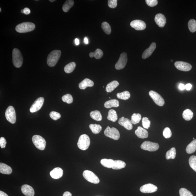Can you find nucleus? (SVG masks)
Here are the masks:
<instances>
[{
  "label": "nucleus",
  "instance_id": "1",
  "mask_svg": "<svg viewBox=\"0 0 196 196\" xmlns=\"http://www.w3.org/2000/svg\"><path fill=\"white\" fill-rule=\"evenodd\" d=\"M60 50H55L51 52L48 55L47 58V63L48 66L53 67L56 65L61 55Z\"/></svg>",
  "mask_w": 196,
  "mask_h": 196
},
{
  "label": "nucleus",
  "instance_id": "2",
  "mask_svg": "<svg viewBox=\"0 0 196 196\" xmlns=\"http://www.w3.org/2000/svg\"><path fill=\"white\" fill-rule=\"evenodd\" d=\"M36 25L33 23L26 22L18 24L16 27V31L18 33H23L29 32L34 30Z\"/></svg>",
  "mask_w": 196,
  "mask_h": 196
},
{
  "label": "nucleus",
  "instance_id": "3",
  "mask_svg": "<svg viewBox=\"0 0 196 196\" xmlns=\"http://www.w3.org/2000/svg\"><path fill=\"white\" fill-rule=\"evenodd\" d=\"M13 62L16 68L21 67L22 65L23 58L21 51L17 48H15L13 51Z\"/></svg>",
  "mask_w": 196,
  "mask_h": 196
},
{
  "label": "nucleus",
  "instance_id": "4",
  "mask_svg": "<svg viewBox=\"0 0 196 196\" xmlns=\"http://www.w3.org/2000/svg\"><path fill=\"white\" fill-rule=\"evenodd\" d=\"M90 139L88 135H80L78 142V146L80 149L85 150L89 147Z\"/></svg>",
  "mask_w": 196,
  "mask_h": 196
},
{
  "label": "nucleus",
  "instance_id": "5",
  "mask_svg": "<svg viewBox=\"0 0 196 196\" xmlns=\"http://www.w3.org/2000/svg\"><path fill=\"white\" fill-rule=\"evenodd\" d=\"M33 142L38 149L43 150L46 146V141L45 139L39 135H35L32 138Z\"/></svg>",
  "mask_w": 196,
  "mask_h": 196
},
{
  "label": "nucleus",
  "instance_id": "6",
  "mask_svg": "<svg viewBox=\"0 0 196 196\" xmlns=\"http://www.w3.org/2000/svg\"><path fill=\"white\" fill-rule=\"evenodd\" d=\"M83 175L85 180L91 183L98 184L100 182V180L98 177L90 171L85 170Z\"/></svg>",
  "mask_w": 196,
  "mask_h": 196
},
{
  "label": "nucleus",
  "instance_id": "7",
  "mask_svg": "<svg viewBox=\"0 0 196 196\" xmlns=\"http://www.w3.org/2000/svg\"><path fill=\"white\" fill-rule=\"evenodd\" d=\"M104 135L106 137L115 140H118L120 138L119 132L117 129L113 127L110 128L109 126L107 127L104 131Z\"/></svg>",
  "mask_w": 196,
  "mask_h": 196
},
{
  "label": "nucleus",
  "instance_id": "8",
  "mask_svg": "<svg viewBox=\"0 0 196 196\" xmlns=\"http://www.w3.org/2000/svg\"><path fill=\"white\" fill-rule=\"evenodd\" d=\"M7 120L10 123L14 124L16 121V112L14 107L10 106L7 109L5 112Z\"/></svg>",
  "mask_w": 196,
  "mask_h": 196
},
{
  "label": "nucleus",
  "instance_id": "9",
  "mask_svg": "<svg viewBox=\"0 0 196 196\" xmlns=\"http://www.w3.org/2000/svg\"><path fill=\"white\" fill-rule=\"evenodd\" d=\"M141 148L143 150L149 152H155L158 149L159 145L158 143L146 141L142 144Z\"/></svg>",
  "mask_w": 196,
  "mask_h": 196
},
{
  "label": "nucleus",
  "instance_id": "10",
  "mask_svg": "<svg viewBox=\"0 0 196 196\" xmlns=\"http://www.w3.org/2000/svg\"><path fill=\"white\" fill-rule=\"evenodd\" d=\"M149 95L155 104L159 106L162 107L165 104L164 99L157 92L151 90L149 92Z\"/></svg>",
  "mask_w": 196,
  "mask_h": 196
},
{
  "label": "nucleus",
  "instance_id": "11",
  "mask_svg": "<svg viewBox=\"0 0 196 196\" xmlns=\"http://www.w3.org/2000/svg\"><path fill=\"white\" fill-rule=\"evenodd\" d=\"M128 61L127 53H123L121 54L119 58L115 65V68L117 70L123 69L126 65Z\"/></svg>",
  "mask_w": 196,
  "mask_h": 196
},
{
  "label": "nucleus",
  "instance_id": "12",
  "mask_svg": "<svg viewBox=\"0 0 196 196\" xmlns=\"http://www.w3.org/2000/svg\"><path fill=\"white\" fill-rule=\"evenodd\" d=\"M44 101V98L42 97L38 98L31 105L30 108V112L31 113H34L41 109L43 106Z\"/></svg>",
  "mask_w": 196,
  "mask_h": 196
},
{
  "label": "nucleus",
  "instance_id": "13",
  "mask_svg": "<svg viewBox=\"0 0 196 196\" xmlns=\"http://www.w3.org/2000/svg\"><path fill=\"white\" fill-rule=\"evenodd\" d=\"M158 188L156 186L151 183L145 184L140 188L141 192L144 193H153L157 192Z\"/></svg>",
  "mask_w": 196,
  "mask_h": 196
},
{
  "label": "nucleus",
  "instance_id": "14",
  "mask_svg": "<svg viewBox=\"0 0 196 196\" xmlns=\"http://www.w3.org/2000/svg\"><path fill=\"white\" fill-rule=\"evenodd\" d=\"M174 65L178 70L183 71H189L192 69V66L190 64L185 62L178 61L175 62Z\"/></svg>",
  "mask_w": 196,
  "mask_h": 196
},
{
  "label": "nucleus",
  "instance_id": "15",
  "mask_svg": "<svg viewBox=\"0 0 196 196\" xmlns=\"http://www.w3.org/2000/svg\"><path fill=\"white\" fill-rule=\"evenodd\" d=\"M130 26L135 30H143L146 28V25L144 21L140 20H135L130 23Z\"/></svg>",
  "mask_w": 196,
  "mask_h": 196
},
{
  "label": "nucleus",
  "instance_id": "16",
  "mask_svg": "<svg viewBox=\"0 0 196 196\" xmlns=\"http://www.w3.org/2000/svg\"><path fill=\"white\" fill-rule=\"evenodd\" d=\"M118 124L122 126H123L127 130H131L133 129V125L131 121L124 117H122L118 121Z\"/></svg>",
  "mask_w": 196,
  "mask_h": 196
},
{
  "label": "nucleus",
  "instance_id": "17",
  "mask_svg": "<svg viewBox=\"0 0 196 196\" xmlns=\"http://www.w3.org/2000/svg\"><path fill=\"white\" fill-rule=\"evenodd\" d=\"M155 20L157 25L161 28L165 26L166 21L165 16L162 14H158L156 15Z\"/></svg>",
  "mask_w": 196,
  "mask_h": 196
},
{
  "label": "nucleus",
  "instance_id": "18",
  "mask_svg": "<svg viewBox=\"0 0 196 196\" xmlns=\"http://www.w3.org/2000/svg\"><path fill=\"white\" fill-rule=\"evenodd\" d=\"M63 171L60 167H56L51 171L50 175L52 178L54 179H58L63 176Z\"/></svg>",
  "mask_w": 196,
  "mask_h": 196
},
{
  "label": "nucleus",
  "instance_id": "19",
  "mask_svg": "<svg viewBox=\"0 0 196 196\" xmlns=\"http://www.w3.org/2000/svg\"><path fill=\"white\" fill-rule=\"evenodd\" d=\"M22 192L26 196H34L35 192L34 189L29 185H24L21 187Z\"/></svg>",
  "mask_w": 196,
  "mask_h": 196
},
{
  "label": "nucleus",
  "instance_id": "20",
  "mask_svg": "<svg viewBox=\"0 0 196 196\" xmlns=\"http://www.w3.org/2000/svg\"><path fill=\"white\" fill-rule=\"evenodd\" d=\"M156 47V44L155 42L152 43L149 48L143 52L142 57L143 59H146L150 57L153 53Z\"/></svg>",
  "mask_w": 196,
  "mask_h": 196
},
{
  "label": "nucleus",
  "instance_id": "21",
  "mask_svg": "<svg viewBox=\"0 0 196 196\" xmlns=\"http://www.w3.org/2000/svg\"><path fill=\"white\" fill-rule=\"evenodd\" d=\"M135 134L139 138L144 139L148 137V132L145 129L141 126H138L135 131Z\"/></svg>",
  "mask_w": 196,
  "mask_h": 196
},
{
  "label": "nucleus",
  "instance_id": "22",
  "mask_svg": "<svg viewBox=\"0 0 196 196\" xmlns=\"http://www.w3.org/2000/svg\"><path fill=\"white\" fill-rule=\"evenodd\" d=\"M94 83V82L88 78H85L79 83V88L81 89H85L87 87H92Z\"/></svg>",
  "mask_w": 196,
  "mask_h": 196
},
{
  "label": "nucleus",
  "instance_id": "23",
  "mask_svg": "<svg viewBox=\"0 0 196 196\" xmlns=\"http://www.w3.org/2000/svg\"><path fill=\"white\" fill-rule=\"evenodd\" d=\"M0 172L1 174L9 175L12 172V169L10 167L7 165L6 164L1 163H0Z\"/></svg>",
  "mask_w": 196,
  "mask_h": 196
},
{
  "label": "nucleus",
  "instance_id": "24",
  "mask_svg": "<svg viewBox=\"0 0 196 196\" xmlns=\"http://www.w3.org/2000/svg\"><path fill=\"white\" fill-rule=\"evenodd\" d=\"M104 106L107 108H110L112 107H118L119 106V103L117 100H110L105 102Z\"/></svg>",
  "mask_w": 196,
  "mask_h": 196
},
{
  "label": "nucleus",
  "instance_id": "25",
  "mask_svg": "<svg viewBox=\"0 0 196 196\" xmlns=\"http://www.w3.org/2000/svg\"><path fill=\"white\" fill-rule=\"evenodd\" d=\"M119 85V83L118 81L116 80L112 81L107 85L106 91L107 92H111L117 87H118Z\"/></svg>",
  "mask_w": 196,
  "mask_h": 196
},
{
  "label": "nucleus",
  "instance_id": "26",
  "mask_svg": "<svg viewBox=\"0 0 196 196\" xmlns=\"http://www.w3.org/2000/svg\"><path fill=\"white\" fill-rule=\"evenodd\" d=\"M100 163L103 166L108 168H112L113 167L114 160L112 159H102Z\"/></svg>",
  "mask_w": 196,
  "mask_h": 196
},
{
  "label": "nucleus",
  "instance_id": "27",
  "mask_svg": "<svg viewBox=\"0 0 196 196\" xmlns=\"http://www.w3.org/2000/svg\"><path fill=\"white\" fill-rule=\"evenodd\" d=\"M196 150V139L193 140L187 146L186 148V152L190 154L194 153Z\"/></svg>",
  "mask_w": 196,
  "mask_h": 196
},
{
  "label": "nucleus",
  "instance_id": "28",
  "mask_svg": "<svg viewBox=\"0 0 196 196\" xmlns=\"http://www.w3.org/2000/svg\"><path fill=\"white\" fill-rule=\"evenodd\" d=\"M126 165L125 162L123 161L118 160H114V163L112 169L114 170H119V169L125 168Z\"/></svg>",
  "mask_w": 196,
  "mask_h": 196
},
{
  "label": "nucleus",
  "instance_id": "29",
  "mask_svg": "<svg viewBox=\"0 0 196 196\" xmlns=\"http://www.w3.org/2000/svg\"><path fill=\"white\" fill-rule=\"evenodd\" d=\"M193 115V112L189 109H186L183 112V117L184 119L187 121L192 120Z\"/></svg>",
  "mask_w": 196,
  "mask_h": 196
},
{
  "label": "nucleus",
  "instance_id": "30",
  "mask_svg": "<svg viewBox=\"0 0 196 196\" xmlns=\"http://www.w3.org/2000/svg\"><path fill=\"white\" fill-rule=\"evenodd\" d=\"M74 4V1L73 0H68L65 1L63 6V10L64 12H67L70 8Z\"/></svg>",
  "mask_w": 196,
  "mask_h": 196
},
{
  "label": "nucleus",
  "instance_id": "31",
  "mask_svg": "<svg viewBox=\"0 0 196 196\" xmlns=\"http://www.w3.org/2000/svg\"><path fill=\"white\" fill-rule=\"evenodd\" d=\"M107 118L109 120L115 122L118 119V116L116 111L114 110L111 109L109 111Z\"/></svg>",
  "mask_w": 196,
  "mask_h": 196
},
{
  "label": "nucleus",
  "instance_id": "32",
  "mask_svg": "<svg viewBox=\"0 0 196 196\" xmlns=\"http://www.w3.org/2000/svg\"><path fill=\"white\" fill-rule=\"evenodd\" d=\"M89 56L90 58H95L97 59H100L102 58L103 55V51L101 49H97L95 52L90 53H89Z\"/></svg>",
  "mask_w": 196,
  "mask_h": 196
},
{
  "label": "nucleus",
  "instance_id": "33",
  "mask_svg": "<svg viewBox=\"0 0 196 196\" xmlns=\"http://www.w3.org/2000/svg\"><path fill=\"white\" fill-rule=\"evenodd\" d=\"M90 116L93 120L97 121H101L102 120V116L101 113L98 110H95L90 112Z\"/></svg>",
  "mask_w": 196,
  "mask_h": 196
},
{
  "label": "nucleus",
  "instance_id": "34",
  "mask_svg": "<svg viewBox=\"0 0 196 196\" xmlns=\"http://www.w3.org/2000/svg\"><path fill=\"white\" fill-rule=\"evenodd\" d=\"M176 155V149L174 147H172L167 152L166 155V158L168 160L170 159H174L175 158Z\"/></svg>",
  "mask_w": 196,
  "mask_h": 196
},
{
  "label": "nucleus",
  "instance_id": "35",
  "mask_svg": "<svg viewBox=\"0 0 196 196\" xmlns=\"http://www.w3.org/2000/svg\"><path fill=\"white\" fill-rule=\"evenodd\" d=\"M89 128L91 130L92 133L95 134H98L102 130V127L100 125L93 124H91L89 125Z\"/></svg>",
  "mask_w": 196,
  "mask_h": 196
},
{
  "label": "nucleus",
  "instance_id": "36",
  "mask_svg": "<svg viewBox=\"0 0 196 196\" xmlns=\"http://www.w3.org/2000/svg\"><path fill=\"white\" fill-rule=\"evenodd\" d=\"M117 98L123 100H127L130 98V94L129 92L128 91H125L121 93H119L117 94Z\"/></svg>",
  "mask_w": 196,
  "mask_h": 196
},
{
  "label": "nucleus",
  "instance_id": "37",
  "mask_svg": "<svg viewBox=\"0 0 196 196\" xmlns=\"http://www.w3.org/2000/svg\"><path fill=\"white\" fill-rule=\"evenodd\" d=\"M141 115L139 113H134L132 115L131 122L133 124H136L139 123L141 120Z\"/></svg>",
  "mask_w": 196,
  "mask_h": 196
},
{
  "label": "nucleus",
  "instance_id": "38",
  "mask_svg": "<svg viewBox=\"0 0 196 196\" xmlns=\"http://www.w3.org/2000/svg\"><path fill=\"white\" fill-rule=\"evenodd\" d=\"M75 67H76V64L75 63H70L65 67L64 71L67 73H71L74 70Z\"/></svg>",
  "mask_w": 196,
  "mask_h": 196
},
{
  "label": "nucleus",
  "instance_id": "39",
  "mask_svg": "<svg viewBox=\"0 0 196 196\" xmlns=\"http://www.w3.org/2000/svg\"><path fill=\"white\" fill-rule=\"evenodd\" d=\"M101 27L106 34L109 35L111 33V28L110 25L107 22H104L102 23Z\"/></svg>",
  "mask_w": 196,
  "mask_h": 196
},
{
  "label": "nucleus",
  "instance_id": "40",
  "mask_svg": "<svg viewBox=\"0 0 196 196\" xmlns=\"http://www.w3.org/2000/svg\"><path fill=\"white\" fill-rule=\"evenodd\" d=\"M188 26L191 32L194 33L196 31V21L195 20H190L188 22Z\"/></svg>",
  "mask_w": 196,
  "mask_h": 196
},
{
  "label": "nucleus",
  "instance_id": "41",
  "mask_svg": "<svg viewBox=\"0 0 196 196\" xmlns=\"http://www.w3.org/2000/svg\"><path fill=\"white\" fill-rule=\"evenodd\" d=\"M189 163L191 168L196 172V156L192 155L190 157Z\"/></svg>",
  "mask_w": 196,
  "mask_h": 196
},
{
  "label": "nucleus",
  "instance_id": "42",
  "mask_svg": "<svg viewBox=\"0 0 196 196\" xmlns=\"http://www.w3.org/2000/svg\"><path fill=\"white\" fill-rule=\"evenodd\" d=\"M62 100L63 102L68 104H71L73 102V97L71 95L69 94H67L63 95L62 98Z\"/></svg>",
  "mask_w": 196,
  "mask_h": 196
},
{
  "label": "nucleus",
  "instance_id": "43",
  "mask_svg": "<svg viewBox=\"0 0 196 196\" xmlns=\"http://www.w3.org/2000/svg\"><path fill=\"white\" fill-rule=\"evenodd\" d=\"M142 123L144 128L148 129L150 128L151 121L147 117H144L142 118Z\"/></svg>",
  "mask_w": 196,
  "mask_h": 196
},
{
  "label": "nucleus",
  "instance_id": "44",
  "mask_svg": "<svg viewBox=\"0 0 196 196\" xmlns=\"http://www.w3.org/2000/svg\"><path fill=\"white\" fill-rule=\"evenodd\" d=\"M179 193L180 196H194L190 191L185 188L180 189Z\"/></svg>",
  "mask_w": 196,
  "mask_h": 196
},
{
  "label": "nucleus",
  "instance_id": "45",
  "mask_svg": "<svg viewBox=\"0 0 196 196\" xmlns=\"http://www.w3.org/2000/svg\"><path fill=\"white\" fill-rule=\"evenodd\" d=\"M163 135L164 137L166 138H170L172 135V133L170 129L168 127H166L164 129L163 132Z\"/></svg>",
  "mask_w": 196,
  "mask_h": 196
},
{
  "label": "nucleus",
  "instance_id": "46",
  "mask_svg": "<svg viewBox=\"0 0 196 196\" xmlns=\"http://www.w3.org/2000/svg\"><path fill=\"white\" fill-rule=\"evenodd\" d=\"M50 117L54 120H57L61 117V115L59 113L55 111H52L50 113Z\"/></svg>",
  "mask_w": 196,
  "mask_h": 196
},
{
  "label": "nucleus",
  "instance_id": "47",
  "mask_svg": "<svg viewBox=\"0 0 196 196\" xmlns=\"http://www.w3.org/2000/svg\"><path fill=\"white\" fill-rule=\"evenodd\" d=\"M145 1L147 5L151 7L156 6L158 4V1L157 0H146Z\"/></svg>",
  "mask_w": 196,
  "mask_h": 196
},
{
  "label": "nucleus",
  "instance_id": "48",
  "mask_svg": "<svg viewBox=\"0 0 196 196\" xmlns=\"http://www.w3.org/2000/svg\"><path fill=\"white\" fill-rule=\"evenodd\" d=\"M117 0H109L108 5L110 8H114L116 7L117 5Z\"/></svg>",
  "mask_w": 196,
  "mask_h": 196
},
{
  "label": "nucleus",
  "instance_id": "49",
  "mask_svg": "<svg viewBox=\"0 0 196 196\" xmlns=\"http://www.w3.org/2000/svg\"><path fill=\"white\" fill-rule=\"evenodd\" d=\"M6 141L4 137H1L0 138V146H1V148H5L6 147Z\"/></svg>",
  "mask_w": 196,
  "mask_h": 196
},
{
  "label": "nucleus",
  "instance_id": "50",
  "mask_svg": "<svg viewBox=\"0 0 196 196\" xmlns=\"http://www.w3.org/2000/svg\"><path fill=\"white\" fill-rule=\"evenodd\" d=\"M30 13H31V11H30L29 8L26 7L23 9V14L26 15H28Z\"/></svg>",
  "mask_w": 196,
  "mask_h": 196
},
{
  "label": "nucleus",
  "instance_id": "51",
  "mask_svg": "<svg viewBox=\"0 0 196 196\" xmlns=\"http://www.w3.org/2000/svg\"><path fill=\"white\" fill-rule=\"evenodd\" d=\"M192 87V85L191 84H187L185 85V89L187 90H190Z\"/></svg>",
  "mask_w": 196,
  "mask_h": 196
},
{
  "label": "nucleus",
  "instance_id": "52",
  "mask_svg": "<svg viewBox=\"0 0 196 196\" xmlns=\"http://www.w3.org/2000/svg\"><path fill=\"white\" fill-rule=\"evenodd\" d=\"M179 88L180 90H183L185 89V85L181 83L179 85Z\"/></svg>",
  "mask_w": 196,
  "mask_h": 196
},
{
  "label": "nucleus",
  "instance_id": "53",
  "mask_svg": "<svg viewBox=\"0 0 196 196\" xmlns=\"http://www.w3.org/2000/svg\"><path fill=\"white\" fill-rule=\"evenodd\" d=\"M63 196H72V194L69 192H66L63 194Z\"/></svg>",
  "mask_w": 196,
  "mask_h": 196
},
{
  "label": "nucleus",
  "instance_id": "54",
  "mask_svg": "<svg viewBox=\"0 0 196 196\" xmlns=\"http://www.w3.org/2000/svg\"><path fill=\"white\" fill-rule=\"evenodd\" d=\"M0 196H8L7 194L4 192H2V191H0Z\"/></svg>",
  "mask_w": 196,
  "mask_h": 196
},
{
  "label": "nucleus",
  "instance_id": "55",
  "mask_svg": "<svg viewBox=\"0 0 196 196\" xmlns=\"http://www.w3.org/2000/svg\"><path fill=\"white\" fill-rule=\"evenodd\" d=\"M75 44L76 45H78L80 44V41L78 39V38H76L75 39Z\"/></svg>",
  "mask_w": 196,
  "mask_h": 196
},
{
  "label": "nucleus",
  "instance_id": "56",
  "mask_svg": "<svg viewBox=\"0 0 196 196\" xmlns=\"http://www.w3.org/2000/svg\"><path fill=\"white\" fill-rule=\"evenodd\" d=\"M84 41L85 43V44H88V43H89L88 40V38H87L86 37H85L84 38Z\"/></svg>",
  "mask_w": 196,
  "mask_h": 196
},
{
  "label": "nucleus",
  "instance_id": "57",
  "mask_svg": "<svg viewBox=\"0 0 196 196\" xmlns=\"http://www.w3.org/2000/svg\"><path fill=\"white\" fill-rule=\"evenodd\" d=\"M50 1H51V2H53V1H55V0H53V1H52V0H50Z\"/></svg>",
  "mask_w": 196,
  "mask_h": 196
},
{
  "label": "nucleus",
  "instance_id": "58",
  "mask_svg": "<svg viewBox=\"0 0 196 196\" xmlns=\"http://www.w3.org/2000/svg\"><path fill=\"white\" fill-rule=\"evenodd\" d=\"M21 12L22 13H23V10H22Z\"/></svg>",
  "mask_w": 196,
  "mask_h": 196
},
{
  "label": "nucleus",
  "instance_id": "59",
  "mask_svg": "<svg viewBox=\"0 0 196 196\" xmlns=\"http://www.w3.org/2000/svg\"><path fill=\"white\" fill-rule=\"evenodd\" d=\"M0 12H1V8H0Z\"/></svg>",
  "mask_w": 196,
  "mask_h": 196
},
{
  "label": "nucleus",
  "instance_id": "60",
  "mask_svg": "<svg viewBox=\"0 0 196 196\" xmlns=\"http://www.w3.org/2000/svg\"><path fill=\"white\" fill-rule=\"evenodd\" d=\"M171 61H173V60H171Z\"/></svg>",
  "mask_w": 196,
  "mask_h": 196
},
{
  "label": "nucleus",
  "instance_id": "61",
  "mask_svg": "<svg viewBox=\"0 0 196 196\" xmlns=\"http://www.w3.org/2000/svg\"><path fill=\"white\" fill-rule=\"evenodd\" d=\"M193 140H195V138H193Z\"/></svg>",
  "mask_w": 196,
  "mask_h": 196
}]
</instances>
